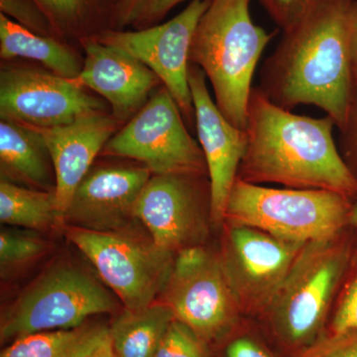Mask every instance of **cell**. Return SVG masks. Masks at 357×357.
Listing matches in <instances>:
<instances>
[{"label": "cell", "mask_w": 357, "mask_h": 357, "mask_svg": "<svg viewBox=\"0 0 357 357\" xmlns=\"http://www.w3.org/2000/svg\"><path fill=\"white\" fill-rule=\"evenodd\" d=\"M356 0H307L265 61L258 89L283 109L316 105L340 129L354 84L351 26Z\"/></svg>", "instance_id": "cell-1"}, {"label": "cell", "mask_w": 357, "mask_h": 357, "mask_svg": "<svg viewBox=\"0 0 357 357\" xmlns=\"http://www.w3.org/2000/svg\"><path fill=\"white\" fill-rule=\"evenodd\" d=\"M330 116L293 114L253 86L244 129L246 147L237 178L291 189L326 190L354 201L357 176L338 149Z\"/></svg>", "instance_id": "cell-2"}, {"label": "cell", "mask_w": 357, "mask_h": 357, "mask_svg": "<svg viewBox=\"0 0 357 357\" xmlns=\"http://www.w3.org/2000/svg\"><path fill=\"white\" fill-rule=\"evenodd\" d=\"M251 1L211 0L190 52V62L210 79L218 109L243 130L256 68L274 36L253 22Z\"/></svg>", "instance_id": "cell-3"}, {"label": "cell", "mask_w": 357, "mask_h": 357, "mask_svg": "<svg viewBox=\"0 0 357 357\" xmlns=\"http://www.w3.org/2000/svg\"><path fill=\"white\" fill-rule=\"evenodd\" d=\"M354 229L304 244L264 316L279 340L303 354L325 337L354 245Z\"/></svg>", "instance_id": "cell-4"}, {"label": "cell", "mask_w": 357, "mask_h": 357, "mask_svg": "<svg viewBox=\"0 0 357 357\" xmlns=\"http://www.w3.org/2000/svg\"><path fill=\"white\" fill-rule=\"evenodd\" d=\"M352 201L326 190L276 189L236 178L225 222L245 225L284 241L307 243L351 227Z\"/></svg>", "instance_id": "cell-5"}, {"label": "cell", "mask_w": 357, "mask_h": 357, "mask_svg": "<svg viewBox=\"0 0 357 357\" xmlns=\"http://www.w3.org/2000/svg\"><path fill=\"white\" fill-rule=\"evenodd\" d=\"M116 307L109 291L88 272L70 263H56L8 307L2 316L0 335L7 342L32 333L69 330Z\"/></svg>", "instance_id": "cell-6"}, {"label": "cell", "mask_w": 357, "mask_h": 357, "mask_svg": "<svg viewBox=\"0 0 357 357\" xmlns=\"http://www.w3.org/2000/svg\"><path fill=\"white\" fill-rule=\"evenodd\" d=\"M66 236L91 261L124 309L153 304L162 293L176 255L126 230L100 232L67 225Z\"/></svg>", "instance_id": "cell-7"}, {"label": "cell", "mask_w": 357, "mask_h": 357, "mask_svg": "<svg viewBox=\"0 0 357 357\" xmlns=\"http://www.w3.org/2000/svg\"><path fill=\"white\" fill-rule=\"evenodd\" d=\"M161 294L175 319L206 342L227 335L241 314L220 255L203 245L176 255Z\"/></svg>", "instance_id": "cell-8"}, {"label": "cell", "mask_w": 357, "mask_h": 357, "mask_svg": "<svg viewBox=\"0 0 357 357\" xmlns=\"http://www.w3.org/2000/svg\"><path fill=\"white\" fill-rule=\"evenodd\" d=\"M102 152L139 161L154 175L208 172L201 145L185 128L182 112L166 88L148 100Z\"/></svg>", "instance_id": "cell-9"}, {"label": "cell", "mask_w": 357, "mask_h": 357, "mask_svg": "<svg viewBox=\"0 0 357 357\" xmlns=\"http://www.w3.org/2000/svg\"><path fill=\"white\" fill-rule=\"evenodd\" d=\"M211 0H192L172 20L137 31L102 30L93 38L130 54L159 77L183 116L195 121L189 83L190 52L195 31Z\"/></svg>", "instance_id": "cell-10"}, {"label": "cell", "mask_w": 357, "mask_h": 357, "mask_svg": "<svg viewBox=\"0 0 357 357\" xmlns=\"http://www.w3.org/2000/svg\"><path fill=\"white\" fill-rule=\"evenodd\" d=\"M304 244L227 223L220 255L243 314L266 312Z\"/></svg>", "instance_id": "cell-11"}, {"label": "cell", "mask_w": 357, "mask_h": 357, "mask_svg": "<svg viewBox=\"0 0 357 357\" xmlns=\"http://www.w3.org/2000/svg\"><path fill=\"white\" fill-rule=\"evenodd\" d=\"M102 102L79 84L52 72L8 68L0 73V116L29 128L65 126L102 112Z\"/></svg>", "instance_id": "cell-12"}, {"label": "cell", "mask_w": 357, "mask_h": 357, "mask_svg": "<svg viewBox=\"0 0 357 357\" xmlns=\"http://www.w3.org/2000/svg\"><path fill=\"white\" fill-rule=\"evenodd\" d=\"M201 176H151L136 202L135 220L146 227L155 245L171 255L202 245L208 232Z\"/></svg>", "instance_id": "cell-13"}, {"label": "cell", "mask_w": 357, "mask_h": 357, "mask_svg": "<svg viewBox=\"0 0 357 357\" xmlns=\"http://www.w3.org/2000/svg\"><path fill=\"white\" fill-rule=\"evenodd\" d=\"M206 77L198 66L190 64L195 123L210 177V218L213 225H220L245 152L246 134L225 119L211 98Z\"/></svg>", "instance_id": "cell-14"}, {"label": "cell", "mask_w": 357, "mask_h": 357, "mask_svg": "<svg viewBox=\"0 0 357 357\" xmlns=\"http://www.w3.org/2000/svg\"><path fill=\"white\" fill-rule=\"evenodd\" d=\"M151 174L146 167H105L89 172L73 195L64 222L93 231H124L135 220L136 202Z\"/></svg>", "instance_id": "cell-15"}, {"label": "cell", "mask_w": 357, "mask_h": 357, "mask_svg": "<svg viewBox=\"0 0 357 357\" xmlns=\"http://www.w3.org/2000/svg\"><path fill=\"white\" fill-rule=\"evenodd\" d=\"M84 48L83 68L73 82L103 96L119 121L142 109L159 77L130 54L93 37L84 40Z\"/></svg>", "instance_id": "cell-16"}, {"label": "cell", "mask_w": 357, "mask_h": 357, "mask_svg": "<svg viewBox=\"0 0 357 357\" xmlns=\"http://www.w3.org/2000/svg\"><path fill=\"white\" fill-rule=\"evenodd\" d=\"M117 121L114 116L100 112L84 115L65 126L38 129L53 163L54 196L63 220L77 185L114 135Z\"/></svg>", "instance_id": "cell-17"}, {"label": "cell", "mask_w": 357, "mask_h": 357, "mask_svg": "<svg viewBox=\"0 0 357 357\" xmlns=\"http://www.w3.org/2000/svg\"><path fill=\"white\" fill-rule=\"evenodd\" d=\"M53 163L43 135L38 129L16 122L0 121V169L1 178L51 190ZM54 171V167H53Z\"/></svg>", "instance_id": "cell-18"}, {"label": "cell", "mask_w": 357, "mask_h": 357, "mask_svg": "<svg viewBox=\"0 0 357 357\" xmlns=\"http://www.w3.org/2000/svg\"><path fill=\"white\" fill-rule=\"evenodd\" d=\"M175 319L165 303L138 310L124 309L109 326V338L117 357H154Z\"/></svg>", "instance_id": "cell-19"}, {"label": "cell", "mask_w": 357, "mask_h": 357, "mask_svg": "<svg viewBox=\"0 0 357 357\" xmlns=\"http://www.w3.org/2000/svg\"><path fill=\"white\" fill-rule=\"evenodd\" d=\"M0 56L4 60L29 59L45 66L54 74L76 79L83 66L76 56L57 40L26 29L0 14Z\"/></svg>", "instance_id": "cell-20"}, {"label": "cell", "mask_w": 357, "mask_h": 357, "mask_svg": "<svg viewBox=\"0 0 357 357\" xmlns=\"http://www.w3.org/2000/svg\"><path fill=\"white\" fill-rule=\"evenodd\" d=\"M109 338V326L84 324L13 340L0 357H88Z\"/></svg>", "instance_id": "cell-21"}, {"label": "cell", "mask_w": 357, "mask_h": 357, "mask_svg": "<svg viewBox=\"0 0 357 357\" xmlns=\"http://www.w3.org/2000/svg\"><path fill=\"white\" fill-rule=\"evenodd\" d=\"M0 222L33 231H48L64 222L57 210L54 192L30 189L1 178Z\"/></svg>", "instance_id": "cell-22"}, {"label": "cell", "mask_w": 357, "mask_h": 357, "mask_svg": "<svg viewBox=\"0 0 357 357\" xmlns=\"http://www.w3.org/2000/svg\"><path fill=\"white\" fill-rule=\"evenodd\" d=\"M354 337H357V229H354V245L349 266L323 338Z\"/></svg>", "instance_id": "cell-23"}, {"label": "cell", "mask_w": 357, "mask_h": 357, "mask_svg": "<svg viewBox=\"0 0 357 357\" xmlns=\"http://www.w3.org/2000/svg\"><path fill=\"white\" fill-rule=\"evenodd\" d=\"M49 244L33 230L2 229L0 232V269L9 273L38 259Z\"/></svg>", "instance_id": "cell-24"}, {"label": "cell", "mask_w": 357, "mask_h": 357, "mask_svg": "<svg viewBox=\"0 0 357 357\" xmlns=\"http://www.w3.org/2000/svg\"><path fill=\"white\" fill-rule=\"evenodd\" d=\"M52 26L65 31H77L102 13L107 0H34Z\"/></svg>", "instance_id": "cell-25"}, {"label": "cell", "mask_w": 357, "mask_h": 357, "mask_svg": "<svg viewBox=\"0 0 357 357\" xmlns=\"http://www.w3.org/2000/svg\"><path fill=\"white\" fill-rule=\"evenodd\" d=\"M154 357H210L208 342L189 326L174 319Z\"/></svg>", "instance_id": "cell-26"}, {"label": "cell", "mask_w": 357, "mask_h": 357, "mask_svg": "<svg viewBox=\"0 0 357 357\" xmlns=\"http://www.w3.org/2000/svg\"><path fill=\"white\" fill-rule=\"evenodd\" d=\"M0 10L9 20L37 34L48 36L50 20L34 0H0Z\"/></svg>", "instance_id": "cell-27"}, {"label": "cell", "mask_w": 357, "mask_h": 357, "mask_svg": "<svg viewBox=\"0 0 357 357\" xmlns=\"http://www.w3.org/2000/svg\"><path fill=\"white\" fill-rule=\"evenodd\" d=\"M340 130V149L345 163L357 176V82L354 81L347 116Z\"/></svg>", "instance_id": "cell-28"}, {"label": "cell", "mask_w": 357, "mask_h": 357, "mask_svg": "<svg viewBox=\"0 0 357 357\" xmlns=\"http://www.w3.org/2000/svg\"><path fill=\"white\" fill-rule=\"evenodd\" d=\"M299 357H357V337L323 338Z\"/></svg>", "instance_id": "cell-29"}, {"label": "cell", "mask_w": 357, "mask_h": 357, "mask_svg": "<svg viewBox=\"0 0 357 357\" xmlns=\"http://www.w3.org/2000/svg\"><path fill=\"white\" fill-rule=\"evenodd\" d=\"M270 17L282 30L295 20L307 0H259Z\"/></svg>", "instance_id": "cell-30"}, {"label": "cell", "mask_w": 357, "mask_h": 357, "mask_svg": "<svg viewBox=\"0 0 357 357\" xmlns=\"http://www.w3.org/2000/svg\"><path fill=\"white\" fill-rule=\"evenodd\" d=\"M149 1L150 0H119L112 20L119 28L137 24Z\"/></svg>", "instance_id": "cell-31"}, {"label": "cell", "mask_w": 357, "mask_h": 357, "mask_svg": "<svg viewBox=\"0 0 357 357\" xmlns=\"http://www.w3.org/2000/svg\"><path fill=\"white\" fill-rule=\"evenodd\" d=\"M227 357H272L262 347L252 338L237 337L227 345L225 351Z\"/></svg>", "instance_id": "cell-32"}, {"label": "cell", "mask_w": 357, "mask_h": 357, "mask_svg": "<svg viewBox=\"0 0 357 357\" xmlns=\"http://www.w3.org/2000/svg\"><path fill=\"white\" fill-rule=\"evenodd\" d=\"M183 1L184 0H150L136 25H150L157 22Z\"/></svg>", "instance_id": "cell-33"}, {"label": "cell", "mask_w": 357, "mask_h": 357, "mask_svg": "<svg viewBox=\"0 0 357 357\" xmlns=\"http://www.w3.org/2000/svg\"><path fill=\"white\" fill-rule=\"evenodd\" d=\"M351 65L354 81L357 82V1L352 9L351 26Z\"/></svg>", "instance_id": "cell-34"}, {"label": "cell", "mask_w": 357, "mask_h": 357, "mask_svg": "<svg viewBox=\"0 0 357 357\" xmlns=\"http://www.w3.org/2000/svg\"><path fill=\"white\" fill-rule=\"evenodd\" d=\"M88 357H117V356L115 354L112 342H110V338H109L105 344L100 345L98 349H96Z\"/></svg>", "instance_id": "cell-35"}, {"label": "cell", "mask_w": 357, "mask_h": 357, "mask_svg": "<svg viewBox=\"0 0 357 357\" xmlns=\"http://www.w3.org/2000/svg\"><path fill=\"white\" fill-rule=\"evenodd\" d=\"M349 223H351V227H354V229H357V196L356 198L352 201Z\"/></svg>", "instance_id": "cell-36"}, {"label": "cell", "mask_w": 357, "mask_h": 357, "mask_svg": "<svg viewBox=\"0 0 357 357\" xmlns=\"http://www.w3.org/2000/svg\"><path fill=\"white\" fill-rule=\"evenodd\" d=\"M356 1H357V0H356Z\"/></svg>", "instance_id": "cell-37"}]
</instances>
